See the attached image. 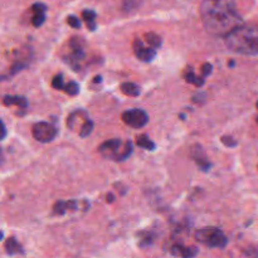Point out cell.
I'll return each mask as SVG.
<instances>
[{"label":"cell","mask_w":258,"mask_h":258,"mask_svg":"<svg viewBox=\"0 0 258 258\" xmlns=\"http://www.w3.org/2000/svg\"><path fill=\"white\" fill-rule=\"evenodd\" d=\"M198 252L197 247H185L183 244H174L170 249V253L178 257H194L198 254Z\"/></svg>","instance_id":"cell-11"},{"label":"cell","mask_w":258,"mask_h":258,"mask_svg":"<svg viewBox=\"0 0 258 258\" xmlns=\"http://www.w3.org/2000/svg\"><path fill=\"white\" fill-rule=\"evenodd\" d=\"M52 86L53 88L55 90H64V82H63V76L62 75H57L52 80Z\"/></svg>","instance_id":"cell-21"},{"label":"cell","mask_w":258,"mask_h":258,"mask_svg":"<svg viewBox=\"0 0 258 258\" xmlns=\"http://www.w3.org/2000/svg\"><path fill=\"white\" fill-rule=\"evenodd\" d=\"M5 251H7L8 254L24 253V252H23V247L20 246V243L14 238V237H10V238H8V241L5 242Z\"/></svg>","instance_id":"cell-13"},{"label":"cell","mask_w":258,"mask_h":258,"mask_svg":"<svg viewBox=\"0 0 258 258\" xmlns=\"http://www.w3.org/2000/svg\"><path fill=\"white\" fill-rule=\"evenodd\" d=\"M82 17L85 19V22L87 23V27L90 30L96 29V13L93 10H83Z\"/></svg>","instance_id":"cell-16"},{"label":"cell","mask_w":258,"mask_h":258,"mask_svg":"<svg viewBox=\"0 0 258 258\" xmlns=\"http://www.w3.org/2000/svg\"><path fill=\"white\" fill-rule=\"evenodd\" d=\"M32 134H33V138H34L35 140L39 141V143L45 144L54 140L58 131L53 125L42 121V122H37L33 125Z\"/></svg>","instance_id":"cell-5"},{"label":"cell","mask_w":258,"mask_h":258,"mask_svg":"<svg viewBox=\"0 0 258 258\" xmlns=\"http://www.w3.org/2000/svg\"><path fill=\"white\" fill-rule=\"evenodd\" d=\"M64 91L67 95L70 96H76L78 95V92H80V86H78L77 82H75V81H71V82H68L67 85L64 86Z\"/></svg>","instance_id":"cell-20"},{"label":"cell","mask_w":258,"mask_h":258,"mask_svg":"<svg viewBox=\"0 0 258 258\" xmlns=\"http://www.w3.org/2000/svg\"><path fill=\"white\" fill-rule=\"evenodd\" d=\"M211 72H212V66L209 64V63H206V64L202 67V76H203V77H208V76L211 75Z\"/></svg>","instance_id":"cell-24"},{"label":"cell","mask_w":258,"mask_h":258,"mask_svg":"<svg viewBox=\"0 0 258 258\" xmlns=\"http://www.w3.org/2000/svg\"><path fill=\"white\" fill-rule=\"evenodd\" d=\"M76 206H77V202L72 201V202H57L53 207V212L54 214H59V216H63L66 213L67 209H75Z\"/></svg>","instance_id":"cell-15"},{"label":"cell","mask_w":258,"mask_h":258,"mask_svg":"<svg viewBox=\"0 0 258 258\" xmlns=\"http://www.w3.org/2000/svg\"><path fill=\"white\" fill-rule=\"evenodd\" d=\"M136 144H138L140 148L145 149V150H149V151H151V150H154V149H155V144H154L153 141H151L150 139H149L146 135L139 136L138 140H136Z\"/></svg>","instance_id":"cell-18"},{"label":"cell","mask_w":258,"mask_h":258,"mask_svg":"<svg viewBox=\"0 0 258 258\" xmlns=\"http://www.w3.org/2000/svg\"><path fill=\"white\" fill-rule=\"evenodd\" d=\"M184 77H185L186 82L193 83V85L198 86V87H202V86L204 85V78H202L203 76H202V77H197V76L194 75L193 70H189V72H186Z\"/></svg>","instance_id":"cell-19"},{"label":"cell","mask_w":258,"mask_h":258,"mask_svg":"<svg viewBox=\"0 0 258 258\" xmlns=\"http://www.w3.org/2000/svg\"><path fill=\"white\" fill-rule=\"evenodd\" d=\"M5 135H7V128H5V125L3 123V139H5Z\"/></svg>","instance_id":"cell-25"},{"label":"cell","mask_w":258,"mask_h":258,"mask_svg":"<svg viewBox=\"0 0 258 258\" xmlns=\"http://www.w3.org/2000/svg\"><path fill=\"white\" fill-rule=\"evenodd\" d=\"M90 120L91 118H88V115L86 111L77 110L68 116L67 125H68V127L72 128V130H75V131H77V133L80 134L81 131H82V128L86 126V123H87Z\"/></svg>","instance_id":"cell-8"},{"label":"cell","mask_w":258,"mask_h":258,"mask_svg":"<svg viewBox=\"0 0 258 258\" xmlns=\"http://www.w3.org/2000/svg\"><path fill=\"white\" fill-rule=\"evenodd\" d=\"M145 40L149 45H151L154 48L161 47V43H163V39H161L160 35L155 34V33H146Z\"/></svg>","instance_id":"cell-17"},{"label":"cell","mask_w":258,"mask_h":258,"mask_svg":"<svg viewBox=\"0 0 258 258\" xmlns=\"http://www.w3.org/2000/svg\"><path fill=\"white\" fill-rule=\"evenodd\" d=\"M123 122L133 128H141L149 122V116L141 108H133L127 110L121 115Z\"/></svg>","instance_id":"cell-6"},{"label":"cell","mask_w":258,"mask_h":258,"mask_svg":"<svg viewBox=\"0 0 258 258\" xmlns=\"http://www.w3.org/2000/svg\"><path fill=\"white\" fill-rule=\"evenodd\" d=\"M3 105L5 106H18L20 108L28 107V100L23 96H4L3 97Z\"/></svg>","instance_id":"cell-12"},{"label":"cell","mask_w":258,"mask_h":258,"mask_svg":"<svg viewBox=\"0 0 258 258\" xmlns=\"http://www.w3.org/2000/svg\"><path fill=\"white\" fill-rule=\"evenodd\" d=\"M133 49L136 57L140 60H143V62H151V60L154 59V57L156 55V48L151 47V45H148V47H146V45L144 44L143 40L139 39V38L134 39Z\"/></svg>","instance_id":"cell-7"},{"label":"cell","mask_w":258,"mask_h":258,"mask_svg":"<svg viewBox=\"0 0 258 258\" xmlns=\"http://www.w3.org/2000/svg\"><path fill=\"white\" fill-rule=\"evenodd\" d=\"M221 141L224 145L228 146V148H234V146H237V141L234 140L232 136H222Z\"/></svg>","instance_id":"cell-22"},{"label":"cell","mask_w":258,"mask_h":258,"mask_svg":"<svg viewBox=\"0 0 258 258\" xmlns=\"http://www.w3.org/2000/svg\"><path fill=\"white\" fill-rule=\"evenodd\" d=\"M133 143L130 140H121V139H111L101 144L98 151L105 159L113 161L126 160L133 153Z\"/></svg>","instance_id":"cell-3"},{"label":"cell","mask_w":258,"mask_h":258,"mask_svg":"<svg viewBox=\"0 0 258 258\" xmlns=\"http://www.w3.org/2000/svg\"><path fill=\"white\" fill-rule=\"evenodd\" d=\"M120 90L123 95L130 96V97H138L140 95V87H139L136 83H131V82H125L120 86Z\"/></svg>","instance_id":"cell-14"},{"label":"cell","mask_w":258,"mask_h":258,"mask_svg":"<svg viewBox=\"0 0 258 258\" xmlns=\"http://www.w3.org/2000/svg\"><path fill=\"white\" fill-rule=\"evenodd\" d=\"M201 18L207 32L216 37L226 38L243 25L236 0H202Z\"/></svg>","instance_id":"cell-1"},{"label":"cell","mask_w":258,"mask_h":258,"mask_svg":"<svg viewBox=\"0 0 258 258\" xmlns=\"http://www.w3.org/2000/svg\"><path fill=\"white\" fill-rule=\"evenodd\" d=\"M194 237L199 243L204 244L209 248H224L228 243V239L223 231L216 228V227H207V228L199 229L196 232Z\"/></svg>","instance_id":"cell-4"},{"label":"cell","mask_w":258,"mask_h":258,"mask_svg":"<svg viewBox=\"0 0 258 258\" xmlns=\"http://www.w3.org/2000/svg\"><path fill=\"white\" fill-rule=\"evenodd\" d=\"M71 47H72V52L70 53L68 58H66L68 63L73 67H77L78 62L85 57V52H83V48L81 45V42L77 39V38H73L71 40Z\"/></svg>","instance_id":"cell-9"},{"label":"cell","mask_w":258,"mask_h":258,"mask_svg":"<svg viewBox=\"0 0 258 258\" xmlns=\"http://www.w3.org/2000/svg\"><path fill=\"white\" fill-rule=\"evenodd\" d=\"M100 81H102L101 76H96V78H95V80H93V82H100Z\"/></svg>","instance_id":"cell-26"},{"label":"cell","mask_w":258,"mask_h":258,"mask_svg":"<svg viewBox=\"0 0 258 258\" xmlns=\"http://www.w3.org/2000/svg\"><path fill=\"white\" fill-rule=\"evenodd\" d=\"M33 18H32V24L35 28H39L40 25L44 23L45 20V13H47V7L42 3H35L32 7Z\"/></svg>","instance_id":"cell-10"},{"label":"cell","mask_w":258,"mask_h":258,"mask_svg":"<svg viewBox=\"0 0 258 258\" xmlns=\"http://www.w3.org/2000/svg\"><path fill=\"white\" fill-rule=\"evenodd\" d=\"M231 52L244 55H258V27L241 25L224 38Z\"/></svg>","instance_id":"cell-2"},{"label":"cell","mask_w":258,"mask_h":258,"mask_svg":"<svg viewBox=\"0 0 258 258\" xmlns=\"http://www.w3.org/2000/svg\"><path fill=\"white\" fill-rule=\"evenodd\" d=\"M68 24L71 25L72 28H76V29H78V28H81V20L78 19L77 17H75V15H70L67 19Z\"/></svg>","instance_id":"cell-23"}]
</instances>
